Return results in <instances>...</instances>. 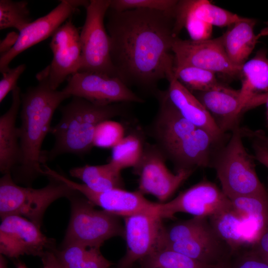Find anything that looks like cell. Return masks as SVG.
<instances>
[{
    "mask_svg": "<svg viewBox=\"0 0 268 268\" xmlns=\"http://www.w3.org/2000/svg\"><path fill=\"white\" fill-rule=\"evenodd\" d=\"M106 29L118 77L154 94L157 83L174 77L172 48L178 36L173 12L148 9L109 8Z\"/></svg>",
    "mask_w": 268,
    "mask_h": 268,
    "instance_id": "obj_1",
    "label": "cell"
},
{
    "mask_svg": "<svg viewBox=\"0 0 268 268\" xmlns=\"http://www.w3.org/2000/svg\"><path fill=\"white\" fill-rule=\"evenodd\" d=\"M38 84L21 93V125L18 128L20 156L11 172L14 182L29 185L43 176L46 164L42 143L50 133L51 121L56 110L71 96L63 90L53 89L50 85L47 67L36 75Z\"/></svg>",
    "mask_w": 268,
    "mask_h": 268,
    "instance_id": "obj_2",
    "label": "cell"
},
{
    "mask_svg": "<svg viewBox=\"0 0 268 268\" xmlns=\"http://www.w3.org/2000/svg\"><path fill=\"white\" fill-rule=\"evenodd\" d=\"M61 118L51 128L55 142L50 151L45 150L46 162L65 153L82 155L93 147L96 126L101 122L122 115V103L98 105L81 97L72 96L68 104L60 108Z\"/></svg>",
    "mask_w": 268,
    "mask_h": 268,
    "instance_id": "obj_3",
    "label": "cell"
},
{
    "mask_svg": "<svg viewBox=\"0 0 268 268\" xmlns=\"http://www.w3.org/2000/svg\"><path fill=\"white\" fill-rule=\"evenodd\" d=\"M229 206L208 218L231 254L251 249L268 227V195L248 196L230 199Z\"/></svg>",
    "mask_w": 268,
    "mask_h": 268,
    "instance_id": "obj_4",
    "label": "cell"
},
{
    "mask_svg": "<svg viewBox=\"0 0 268 268\" xmlns=\"http://www.w3.org/2000/svg\"><path fill=\"white\" fill-rule=\"evenodd\" d=\"M231 133L228 140L216 153L211 165L222 191L229 199L268 196V190L256 171L255 158L244 146L242 129L237 127Z\"/></svg>",
    "mask_w": 268,
    "mask_h": 268,
    "instance_id": "obj_5",
    "label": "cell"
},
{
    "mask_svg": "<svg viewBox=\"0 0 268 268\" xmlns=\"http://www.w3.org/2000/svg\"><path fill=\"white\" fill-rule=\"evenodd\" d=\"M48 178L47 186L34 189L18 185L10 173L3 174L0 179V218L19 215L41 227L45 212L53 202L60 198L68 199L77 192L60 180Z\"/></svg>",
    "mask_w": 268,
    "mask_h": 268,
    "instance_id": "obj_6",
    "label": "cell"
},
{
    "mask_svg": "<svg viewBox=\"0 0 268 268\" xmlns=\"http://www.w3.org/2000/svg\"><path fill=\"white\" fill-rule=\"evenodd\" d=\"M68 199L70 218L62 245L75 243L100 248L111 238H124V225L119 216L96 209L77 191Z\"/></svg>",
    "mask_w": 268,
    "mask_h": 268,
    "instance_id": "obj_7",
    "label": "cell"
},
{
    "mask_svg": "<svg viewBox=\"0 0 268 268\" xmlns=\"http://www.w3.org/2000/svg\"><path fill=\"white\" fill-rule=\"evenodd\" d=\"M110 0H91L80 33L81 64L79 71L118 77L111 57V40L104 25Z\"/></svg>",
    "mask_w": 268,
    "mask_h": 268,
    "instance_id": "obj_8",
    "label": "cell"
},
{
    "mask_svg": "<svg viewBox=\"0 0 268 268\" xmlns=\"http://www.w3.org/2000/svg\"><path fill=\"white\" fill-rule=\"evenodd\" d=\"M165 156L156 144L144 146L140 159L133 167L138 177V191L155 197L164 202L191 176L194 171L171 172L165 164Z\"/></svg>",
    "mask_w": 268,
    "mask_h": 268,
    "instance_id": "obj_9",
    "label": "cell"
},
{
    "mask_svg": "<svg viewBox=\"0 0 268 268\" xmlns=\"http://www.w3.org/2000/svg\"><path fill=\"white\" fill-rule=\"evenodd\" d=\"M56 248L53 239L45 235L40 227L27 218L15 215L1 218L0 254L10 259L31 255L41 258Z\"/></svg>",
    "mask_w": 268,
    "mask_h": 268,
    "instance_id": "obj_10",
    "label": "cell"
},
{
    "mask_svg": "<svg viewBox=\"0 0 268 268\" xmlns=\"http://www.w3.org/2000/svg\"><path fill=\"white\" fill-rule=\"evenodd\" d=\"M230 204V200L215 184L204 180L181 192L171 201L159 203L158 214L162 219L173 218L179 212L209 218L223 211Z\"/></svg>",
    "mask_w": 268,
    "mask_h": 268,
    "instance_id": "obj_11",
    "label": "cell"
},
{
    "mask_svg": "<svg viewBox=\"0 0 268 268\" xmlns=\"http://www.w3.org/2000/svg\"><path fill=\"white\" fill-rule=\"evenodd\" d=\"M63 90L71 97L98 105L144 101L118 77L96 72L78 71L72 74Z\"/></svg>",
    "mask_w": 268,
    "mask_h": 268,
    "instance_id": "obj_12",
    "label": "cell"
},
{
    "mask_svg": "<svg viewBox=\"0 0 268 268\" xmlns=\"http://www.w3.org/2000/svg\"><path fill=\"white\" fill-rule=\"evenodd\" d=\"M172 51L174 67H195L232 77L241 74L242 67L232 64L227 57L221 36L202 41L183 40L177 37Z\"/></svg>",
    "mask_w": 268,
    "mask_h": 268,
    "instance_id": "obj_13",
    "label": "cell"
},
{
    "mask_svg": "<svg viewBox=\"0 0 268 268\" xmlns=\"http://www.w3.org/2000/svg\"><path fill=\"white\" fill-rule=\"evenodd\" d=\"M45 176L60 180L77 191L94 205L108 212L124 217L137 213L158 215L159 203L152 202L139 192H130L115 189L103 192H96L83 184L75 182L47 166Z\"/></svg>",
    "mask_w": 268,
    "mask_h": 268,
    "instance_id": "obj_14",
    "label": "cell"
},
{
    "mask_svg": "<svg viewBox=\"0 0 268 268\" xmlns=\"http://www.w3.org/2000/svg\"><path fill=\"white\" fill-rule=\"evenodd\" d=\"M127 250L116 268H132L161 246L165 226L159 215L137 213L124 217Z\"/></svg>",
    "mask_w": 268,
    "mask_h": 268,
    "instance_id": "obj_15",
    "label": "cell"
},
{
    "mask_svg": "<svg viewBox=\"0 0 268 268\" xmlns=\"http://www.w3.org/2000/svg\"><path fill=\"white\" fill-rule=\"evenodd\" d=\"M88 0H62L46 15L30 22L19 32L17 41L6 53L0 55V71L8 70L9 64L17 55L29 48L53 35L64 22H66L78 7L85 8Z\"/></svg>",
    "mask_w": 268,
    "mask_h": 268,
    "instance_id": "obj_16",
    "label": "cell"
},
{
    "mask_svg": "<svg viewBox=\"0 0 268 268\" xmlns=\"http://www.w3.org/2000/svg\"><path fill=\"white\" fill-rule=\"evenodd\" d=\"M50 47L53 59L47 67L50 87L54 90L66 79L79 71L81 64L80 33L71 20L60 26L52 36Z\"/></svg>",
    "mask_w": 268,
    "mask_h": 268,
    "instance_id": "obj_17",
    "label": "cell"
},
{
    "mask_svg": "<svg viewBox=\"0 0 268 268\" xmlns=\"http://www.w3.org/2000/svg\"><path fill=\"white\" fill-rule=\"evenodd\" d=\"M208 131L197 128L165 155L173 161L176 172L194 171L199 167H211L218 150L226 143Z\"/></svg>",
    "mask_w": 268,
    "mask_h": 268,
    "instance_id": "obj_18",
    "label": "cell"
},
{
    "mask_svg": "<svg viewBox=\"0 0 268 268\" xmlns=\"http://www.w3.org/2000/svg\"><path fill=\"white\" fill-rule=\"evenodd\" d=\"M155 95L159 106L151 127V134L165 155L197 128L180 114L165 91L157 90Z\"/></svg>",
    "mask_w": 268,
    "mask_h": 268,
    "instance_id": "obj_19",
    "label": "cell"
},
{
    "mask_svg": "<svg viewBox=\"0 0 268 268\" xmlns=\"http://www.w3.org/2000/svg\"><path fill=\"white\" fill-rule=\"evenodd\" d=\"M192 93L207 110L223 134L232 132L239 127L243 114L239 89L222 85L214 89Z\"/></svg>",
    "mask_w": 268,
    "mask_h": 268,
    "instance_id": "obj_20",
    "label": "cell"
},
{
    "mask_svg": "<svg viewBox=\"0 0 268 268\" xmlns=\"http://www.w3.org/2000/svg\"><path fill=\"white\" fill-rule=\"evenodd\" d=\"M205 264L216 267L226 261L231 252L212 227L190 238L164 247Z\"/></svg>",
    "mask_w": 268,
    "mask_h": 268,
    "instance_id": "obj_21",
    "label": "cell"
},
{
    "mask_svg": "<svg viewBox=\"0 0 268 268\" xmlns=\"http://www.w3.org/2000/svg\"><path fill=\"white\" fill-rule=\"evenodd\" d=\"M168 81L166 94L186 120L197 128L205 130L219 138H226V134L220 131L208 112L192 92L174 77Z\"/></svg>",
    "mask_w": 268,
    "mask_h": 268,
    "instance_id": "obj_22",
    "label": "cell"
},
{
    "mask_svg": "<svg viewBox=\"0 0 268 268\" xmlns=\"http://www.w3.org/2000/svg\"><path fill=\"white\" fill-rule=\"evenodd\" d=\"M21 93L18 86L12 91L11 105L0 118V171L3 175L11 174L19 159V138L15 123L21 103Z\"/></svg>",
    "mask_w": 268,
    "mask_h": 268,
    "instance_id": "obj_23",
    "label": "cell"
},
{
    "mask_svg": "<svg viewBox=\"0 0 268 268\" xmlns=\"http://www.w3.org/2000/svg\"><path fill=\"white\" fill-rule=\"evenodd\" d=\"M45 255L56 268H110L112 265L102 255L100 248L80 243L63 245Z\"/></svg>",
    "mask_w": 268,
    "mask_h": 268,
    "instance_id": "obj_24",
    "label": "cell"
},
{
    "mask_svg": "<svg viewBox=\"0 0 268 268\" xmlns=\"http://www.w3.org/2000/svg\"><path fill=\"white\" fill-rule=\"evenodd\" d=\"M257 21L245 18L229 26L222 36L225 53L230 62L242 67L255 48L260 38L254 32Z\"/></svg>",
    "mask_w": 268,
    "mask_h": 268,
    "instance_id": "obj_25",
    "label": "cell"
},
{
    "mask_svg": "<svg viewBox=\"0 0 268 268\" xmlns=\"http://www.w3.org/2000/svg\"><path fill=\"white\" fill-rule=\"evenodd\" d=\"M267 51L260 49L253 58L242 66L240 99L242 112L245 105L259 95L268 92V58Z\"/></svg>",
    "mask_w": 268,
    "mask_h": 268,
    "instance_id": "obj_26",
    "label": "cell"
},
{
    "mask_svg": "<svg viewBox=\"0 0 268 268\" xmlns=\"http://www.w3.org/2000/svg\"><path fill=\"white\" fill-rule=\"evenodd\" d=\"M121 171L110 162L100 165H85L71 168L70 175L83 182L88 189L96 192L124 188Z\"/></svg>",
    "mask_w": 268,
    "mask_h": 268,
    "instance_id": "obj_27",
    "label": "cell"
},
{
    "mask_svg": "<svg viewBox=\"0 0 268 268\" xmlns=\"http://www.w3.org/2000/svg\"><path fill=\"white\" fill-rule=\"evenodd\" d=\"M175 11L191 15L212 26L229 27L245 18L207 0H178Z\"/></svg>",
    "mask_w": 268,
    "mask_h": 268,
    "instance_id": "obj_28",
    "label": "cell"
},
{
    "mask_svg": "<svg viewBox=\"0 0 268 268\" xmlns=\"http://www.w3.org/2000/svg\"><path fill=\"white\" fill-rule=\"evenodd\" d=\"M138 268H215L173 250L162 247L139 261Z\"/></svg>",
    "mask_w": 268,
    "mask_h": 268,
    "instance_id": "obj_29",
    "label": "cell"
},
{
    "mask_svg": "<svg viewBox=\"0 0 268 268\" xmlns=\"http://www.w3.org/2000/svg\"><path fill=\"white\" fill-rule=\"evenodd\" d=\"M174 77L192 92L208 91L222 85L215 72L195 67H174Z\"/></svg>",
    "mask_w": 268,
    "mask_h": 268,
    "instance_id": "obj_30",
    "label": "cell"
},
{
    "mask_svg": "<svg viewBox=\"0 0 268 268\" xmlns=\"http://www.w3.org/2000/svg\"><path fill=\"white\" fill-rule=\"evenodd\" d=\"M143 148L142 142L137 135L129 134L112 148L110 162L120 171L134 167L140 159Z\"/></svg>",
    "mask_w": 268,
    "mask_h": 268,
    "instance_id": "obj_31",
    "label": "cell"
},
{
    "mask_svg": "<svg viewBox=\"0 0 268 268\" xmlns=\"http://www.w3.org/2000/svg\"><path fill=\"white\" fill-rule=\"evenodd\" d=\"M208 217H193L192 218L165 227L161 247L183 241L211 227Z\"/></svg>",
    "mask_w": 268,
    "mask_h": 268,
    "instance_id": "obj_32",
    "label": "cell"
},
{
    "mask_svg": "<svg viewBox=\"0 0 268 268\" xmlns=\"http://www.w3.org/2000/svg\"><path fill=\"white\" fill-rule=\"evenodd\" d=\"M31 22L26 0H0V29L14 28L20 32Z\"/></svg>",
    "mask_w": 268,
    "mask_h": 268,
    "instance_id": "obj_33",
    "label": "cell"
},
{
    "mask_svg": "<svg viewBox=\"0 0 268 268\" xmlns=\"http://www.w3.org/2000/svg\"><path fill=\"white\" fill-rule=\"evenodd\" d=\"M124 137V128L119 122L110 120L100 123L96 127L93 145L101 148H113Z\"/></svg>",
    "mask_w": 268,
    "mask_h": 268,
    "instance_id": "obj_34",
    "label": "cell"
},
{
    "mask_svg": "<svg viewBox=\"0 0 268 268\" xmlns=\"http://www.w3.org/2000/svg\"><path fill=\"white\" fill-rule=\"evenodd\" d=\"M178 2L176 0H110L109 8L116 11L148 9L173 12Z\"/></svg>",
    "mask_w": 268,
    "mask_h": 268,
    "instance_id": "obj_35",
    "label": "cell"
},
{
    "mask_svg": "<svg viewBox=\"0 0 268 268\" xmlns=\"http://www.w3.org/2000/svg\"><path fill=\"white\" fill-rule=\"evenodd\" d=\"M217 268H268V265L252 249L239 251Z\"/></svg>",
    "mask_w": 268,
    "mask_h": 268,
    "instance_id": "obj_36",
    "label": "cell"
},
{
    "mask_svg": "<svg viewBox=\"0 0 268 268\" xmlns=\"http://www.w3.org/2000/svg\"><path fill=\"white\" fill-rule=\"evenodd\" d=\"M26 65L21 64L2 73L0 80V102L1 103L8 93L17 86V82L20 76L26 68Z\"/></svg>",
    "mask_w": 268,
    "mask_h": 268,
    "instance_id": "obj_37",
    "label": "cell"
},
{
    "mask_svg": "<svg viewBox=\"0 0 268 268\" xmlns=\"http://www.w3.org/2000/svg\"><path fill=\"white\" fill-rule=\"evenodd\" d=\"M251 249L268 265V227Z\"/></svg>",
    "mask_w": 268,
    "mask_h": 268,
    "instance_id": "obj_38",
    "label": "cell"
},
{
    "mask_svg": "<svg viewBox=\"0 0 268 268\" xmlns=\"http://www.w3.org/2000/svg\"><path fill=\"white\" fill-rule=\"evenodd\" d=\"M18 34L15 32L9 33L5 38L0 42V55L8 51L16 43Z\"/></svg>",
    "mask_w": 268,
    "mask_h": 268,
    "instance_id": "obj_39",
    "label": "cell"
},
{
    "mask_svg": "<svg viewBox=\"0 0 268 268\" xmlns=\"http://www.w3.org/2000/svg\"><path fill=\"white\" fill-rule=\"evenodd\" d=\"M244 135H246L249 137L254 138L260 143L268 147V135H266L262 131L255 132L249 130H244Z\"/></svg>",
    "mask_w": 268,
    "mask_h": 268,
    "instance_id": "obj_40",
    "label": "cell"
},
{
    "mask_svg": "<svg viewBox=\"0 0 268 268\" xmlns=\"http://www.w3.org/2000/svg\"><path fill=\"white\" fill-rule=\"evenodd\" d=\"M41 259L43 266V268H56L45 255L43 256ZM15 266L16 268H28L24 263L18 260L15 262Z\"/></svg>",
    "mask_w": 268,
    "mask_h": 268,
    "instance_id": "obj_41",
    "label": "cell"
},
{
    "mask_svg": "<svg viewBox=\"0 0 268 268\" xmlns=\"http://www.w3.org/2000/svg\"><path fill=\"white\" fill-rule=\"evenodd\" d=\"M0 268H8L5 257L0 254Z\"/></svg>",
    "mask_w": 268,
    "mask_h": 268,
    "instance_id": "obj_42",
    "label": "cell"
},
{
    "mask_svg": "<svg viewBox=\"0 0 268 268\" xmlns=\"http://www.w3.org/2000/svg\"><path fill=\"white\" fill-rule=\"evenodd\" d=\"M266 26L263 28L258 34V36L259 38H261L262 36L268 35V22L266 23Z\"/></svg>",
    "mask_w": 268,
    "mask_h": 268,
    "instance_id": "obj_43",
    "label": "cell"
},
{
    "mask_svg": "<svg viewBox=\"0 0 268 268\" xmlns=\"http://www.w3.org/2000/svg\"><path fill=\"white\" fill-rule=\"evenodd\" d=\"M266 104L267 105V121H268V97L267 99Z\"/></svg>",
    "mask_w": 268,
    "mask_h": 268,
    "instance_id": "obj_44",
    "label": "cell"
},
{
    "mask_svg": "<svg viewBox=\"0 0 268 268\" xmlns=\"http://www.w3.org/2000/svg\"></svg>",
    "mask_w": 268,
    "mask_h": 268,
    "instance_id": "obj_45",
    "label": "cell"
},
{
    "mask_svg": "<svg viewBox=\"0 0 268 268\" xmlns=\"http://www.w3.org/2000/svg\"><path fill=\"white\" fill-rule=\"evenodd\" d=\"M112 268V267H111V268Z\"/></svg>",
    "mask_w": 268,
    "mask_h": 268,
    "instance_id": "obj_46",
    "label": "cell"
},
{
    "mask_svg": "<svg viewBox=\"0 0 268 268\" xmlns=\"http://www.w3.org/2000/svg\"><path fill=\"white\" fill-rule=\"evenodd\" d=\"M215 268H217L216 267H215Z\"/></svg>",
    "mask_w": 268,
    "mask_h": 268,
    "instance_id": "obj_47",
    "label": "cell"
}]
</instances>
